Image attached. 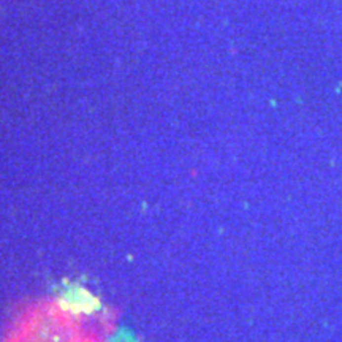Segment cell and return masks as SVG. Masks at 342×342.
<instances>
[{"mask_svg": "<svg viewBox=\"0 0 342 342\" xmlns=\"http://www.w3.org/2000/svg\"><path fill=\"white\" fill-rule=\"evenodd\" d=\"M35 306L27 309L13 323L5 342H100L98 338L73 320L75 314L62 304Z\"/></svg>", "mask_w": 342, "mask_h": 342, "instance_id": "obj_1", "label": "cell"}]
</instances>
